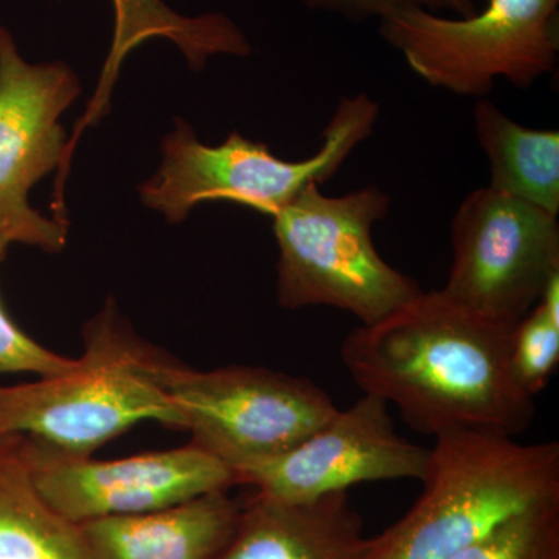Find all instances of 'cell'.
I'll return each instance as SVG.
<instances>
[{"instance_id":"6da1fadb","label":"cell","mask_w":559,"mask_h":559,"mask_svg":"<svg viewBox=\"0 0 559 559\" xmlns=\"http://www.w3.org/2000/svg\"><path fill=\"white\" fill-rule=\"evenodd\" d=\"M513 330L430 290L353 330L341 359L364 393L395 404L418 432L469 429L514 439L532 425L535 399L511 367Z\"/></svg>"},{"instance_id":"8992f818","label":"cell","mask_w":559,"mask_h":559,"mask_svg":"<svg viewBox=\"0 0 559 559\" xmlns=\"http://www.w3.org/2000/svg\"><path fill=\"white\" fill-rule=\"evenodd\" d=\"M380 35L429 86L487 98L498 79L527 90L557 68L559 0H488L466 17L409 7L382 17Z\"/></svg>"},{"instance_id":"52a82bcc","label":"cell","mask_w":559,"mask_h":559,"mask_svg":"<svg viewBox=\"0 0 559 559\" xmlns=\"http://www.w3.org/2000/svg\"><path fill=\"white\" fill-rule=\"evenodd\" d=\"M157 378L191 443L238 471L278 457L322 428L337 407L307 378L261 367L187 369L159 356Z\"/></svg>"},{"instance_id":"277c9868","label":"cell","mask_w":559,"mask_h":559,"mask_svg":"<svg viewBox=\"0 0 559 559\" xmlns=\"http://www.w3.org/2000/svg\"><path fill=\"white\" fill-rule=\"evenodd\" d=\"M380 106L367 94L342 97L322 132L314 156L280 159L264 143L230 132L219 145L198 139L193 127L176 119L162 140L157 171L140 183L142 204L168 224H182L205 202H234L274 216L310 186L333 178L349 154L374 130Z\"/></svg>"},{"instance_id":"9c48e42d","label":"cell","mask_w":559,"mask_h":559,"mask_svg":"<svg viewBox=\"0 0 559 559\" xmlns=\"http://www.w3.org/2000/svg\"><path fill=\"white\" fill-rule=\"evenodd\" d=\"M451 241L441 293L503 325L516 326L559 275L558 215L489 187L459 205Z\"/></svg>"},{"instance_id":"ac0fdd59","label":"cell","mask_w":559,"mask_h":559,"mask_svg":"<svg viewBox=\"0 0 559 559\" xmlns=\"http://www.w3.org/2000/svg\"><path fill=\"white\" fill-rule=\"evenodd\" d=\"M559 364V318L536 304L514 326L511 367L521 388L535 399Z\"/></svg>"},{"instance_id":"7a4b0ae2","label":"cell","mask_w":559,"mask_h":559,"mask_svg":"<svg viewBox=\"0 0 559 559\" xmlns=\"http://www.w3.org/2000/svg\"><path fill=\"white\" fill-rule=\"evenodd\" d=\"M423 495L366 559H450L522 511L559 500V444L455 429L436 437Z\"/></svg>"},{"instance_id":"e0dca14e","label":"cell","mask_w":559,"mask_h":559,"mask_svg":"<svg viewBox=\"0 0 559 559\" xmlns=\"http://www.w3.org/2000/svg\"><path fill=\"white\" fill-rule=\"evenodd\" d=\"M450 559H559V500L522 511Z\"/></svg>"},{"instance_id":"2e32d148","label":"cell","mask_w":559,"mask_h":559,"mask_svg":"<svg viewBox=\"0 0 559 559\" xmlns=\"http://www.w3.org/2000/svg\"><path fill=\"white\" fill-rule=\"evenodd\" d=\"M474 130L489 165V189L559 213V132L532 130L479 98Z\"/></svg>"},{"instance_id":"d6986e66","label":"cell","mask_w":559,"mask_h":559,"mask_svg":"<svg viewBox=\"0 0 559 559\" xmlns=\"http://www.w3.org/2000/svg\"><path fill=\"white\" fill-rule=\"evenodd\" d=\"M10 245L0 237V263ZM76 359L64 358L38 344L10 318L0 299V374L33 373L38 377L64 373Z\"/></svg>"},{"instance_id":"5bb4252c","label":"cell","mask_w":559,"mask_h":559,"mask_svg":"<svg viewBox=\"0 0 559 559\" xmlns=\"http://www.w3.org/2000/svg\"><path fill=\"white\" fill-rule=\"evenodd\" d=\"M240 500L210 492L150 513L79 524L91 559H213L229 540Z\"/></svg>"},{"instance_id":"5b68a950","label":"cell","mask_w":559,"mask_h":559,"mask_svg":"<svg viewBox=\"0 0 559 559\" xmlns=\"http://www.w3.org/2000/svg\"><path fill=\"white\" fill-rule=\"evenodd\" d=\"M390 204L377 186L342 197L310 186L275 213L280 307L336 308L371 325L419 296L418 283L390 266L371 238Z\"/></svg>"},{"instance_id":"ffe728a7","label":"cell","mask_w":559,"mask_h":559,"mask_svg":"<svg viewBox=\"0 0 559 559\" xmlns=\"http://www.w3.org/2000/svg\"><path fill=\"white\" fill-rule=\"evenodd\" d=\"M307 9L334 14L353 22L382 20L395 11L421 7L430 11H451L457 17L476 13V0H299Z\"/></svg>"},{"instance_id":"3957f363","label":"cell","mask_w":559,"mask_h":559,"mask_svg":"<svg viewBox=\"0 0 559 559\" xmlns=\"http://www.w3.org/2000/svg\"><path fill=\"white\" fill-rule=\"evenodd\" d=\"M84 352L64 373L0 385V436L31 437L87 457L142 421L182 429L159 378L154 352L135 336L116 301L86 323Z\"/></svg>"},{"instance_id":"8fae6325","label":"cell","mask_w":559,"mask_h":559,"mask_svg":"<svg viewBox=\"0 0 559 559\" xmlns=\"http://www.w3.org/2000/svg\"><path fill=\"white\" fill-rule=\"evenodd\" d=\"M429 455L430 448L396 432L384 400L364 393L293 450L238 471L237 485L283 502H311L366 481L423 480Z\"/></svg>"},{"instance_id":"4fadbf2b","label":"cell","mask_w":559,"mask_h":559,"mask_svg":"<svg viewBox=\"0 0 559 559\" xmlns=\"http://www.w3.org/2000/svg\"><path fill=\"white\" fill-rule=\"evenodd\" d=\"M114 10V32L100 80L87 108L69 140V157L84 130L94 127L108 114L114 86L121 66L132 51L153 39H164L178 47L187 64L202 70L210 58L249 57L252 53L248 36L227 14L202 13L187 16L173 10L165 0H110Z\"/></svg>"},{"instance_id":"7c38bea8","label":"cell","mask_w":559,"mask_h":559,"mask_svg":"<svg viewBox=\"0 0 559 559\" xmlns=\"http://www.w3.org/2000/svg\"><path fill=\"white\" fill-rule=\"evenodd\" d=\"M369 538L348 491L290 503L255 491L213 559H366Z\"/></svg>"},{"instance_id":"9a60e30c","label":"cell","mask_w":559,"mask_h":559,"mask_svg":"<svg viewBox=\"0 0 559 559\" xmlns=\"http://www.w3.org/2000/svg\"><path fill=\"white\" fill-rule=\"evenodd\" d=\"M0 559H91L80 527L43 498L24 436H0Z\"/></svg>"},{"instance_id":"ba28073f","label":"cell","mask_w":559,"mask_h":559,"mask_svg":"<svg viewBox=\"0 0 559 559\" xmlns=\"http://www.w3.org/2000/svg\"><path fill=\"white\" fill-rule=\"evenodd\" d=\"M83 92L64 61L31 62L0 25V237L58 253L68 245V223L43 215L31 191L55 168L69 167V139L61 124Z\"/></svg>"},{"instance_id":"30bf717a","label":"cell","mask_w":559,"mask_h":559,"mask_svg":"<svg viewBox=\"0 0 559 559\" xmlns=\"http://www.w3.org/2000/svg\"><path fill=\"white\" fill-rule=\"evenodd\" d=\"M25 454L43 498L73 524L178 506L237 485L234 471L197 444L95 460L24 436Z\"/></svg>"}]
</instances>
